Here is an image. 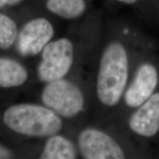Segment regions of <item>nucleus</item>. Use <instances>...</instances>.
I'll return each mask as SVG.
<instances>
[{
	"instance_id": "obj_2",
	"label": "nucleus",
	"mask_w": 159,
	"mask_h": 159,
	"mask_svg": "<svg viewBox=\"0 0 159 159\" xmlns=\"http://www.w3.org/2000/svg\"><path fill=\"white\" fill-rule=\"evenodd\" d=\"M3 121L6 126L17 134L35 137L57 134L62 128V121L47 107L21 103L5 111Z\"/></svg>"
},
{
	"instance_id": "obj_4",
	"label": "nucleus",
	"mask_w": 159,
	"mask_h": 159,
	"mask_svg": "<svg viewBox=\"0 0 159 159\" xmlns=\"http://www.w3.org/2000/svg\"><path fill=\"white\" fill-rule=\"evenodd\" d=\"M74 58L73 45L69 40L61 39L45 46L38 75L41 81L50 83L63 79L70 70Z\"/></svg>"
},
{
	"instance_id": "obj_8",
	"label": "nucleus",
	"mask_w": 159,
	"mask_h": 159,
	"mask_svg": "<svg viewBox=\"0 0 159 159\" xmlns=\"http://www.w3.org/2000/svg\"><path fill=\"white\" fill-rule=\"evenodd\" d=\"M130 130L139 136L151 138L159 131V92L138 107L129 119Z\"/></svg>"
},
{
	"instance_id": "obj_13",
	"label": "nucleus",
	"mask_w": 159,
	"mask_h": 159,
	"mask_svg": "<svg viewBox=\"0 0 159 159\" xmlns=\"http://www.w3.org/2000/svg\"><path fill=\"white\" fill-rule=\"evenodd\" d=\"M12 157H13V153L11 151L0 144V159L11 158Z\"/></svg>"
},
{
	"instance_id": "obj_15",
	"label": "nucleus",
	"mask_w": 159,
	"mask_h": 159,
	"mask_svg": "<svg viewBox=\"0 0 159 159\" xmlns=\"http://www.w3.org/2000/svg\"><path fill=\"white\" fill-rule=\"evenodd\" d=\"M119 2L127 4V5H132V4L136 3L138 0H116Z\"/></svg>"
},
{
	"instance_id": "obj_1",
	"label": "nucleus",
	"mask_w": 159,
	"mask_h": 159,
	"mask_svg": "<svg viewBox=\"0 0 159 159\" xmlns=\"http://www.w3.org/2000/svg\"><path fill=\"white\" fill-rule=\"evenodd\" d=\"M128 78V57L124 46L113 42L107 46L99 63L97 80L99 100L114 106L122 96Z\"/></svg>"
},
{
	"instance_id": "obj_3",
	"label": "nucleus",
	"mask_w": 159,
	"mask_h": 159,
	"mask_svg": "<svg viewBox=\"0 0 159 159\" xmlns=\"http://www.w3.org/2000/svg\"><path fill=\"white\" fill-rule=\"evenodd\" d=\"M41 99L46 107L66 118L77 115L84 105L80 89L74 83L63 79L48 83L43 89Z\"/></svg>"
},
{
	"instance_id": "obj_9",
	"label": "nucleus",
	"mask_w": 159,
	"mask_h": 159,
	"mask_svg": "<svg viewBox=\"0 0 159 159\" xmlns=\"http://www.w3.org/2000/svg\"><path fill=\"white\" fill-rule=\"evenodd\" d=\"M28 74L25 67L14 60L0 57V87L13 88L23 85Z\"/></svg>"
},
{
	"instance_id": "obj_5",
	"label": "nucleus",
	"mask_w": 159,
	"mask_h": 159,
	"mask_svg": "<svg viewBox=\"0 0 159 159\" xmlns=\"http://www.w3.org/2000/svg\"><path fill=\"white\" fill-rule=\"evenodd\" d=\"M78 144L83 157L86 159H122L125 158L119 144L102 131L85 129L78 137Z\"/></svg>"
},
{
	"instance_id": "obj_12",
	"label": "nucleus",
	"mask_w": 159,
	"mask_h": 159,
	"mask_svg": "<svg viewBox=\"0 0 159 159\" xmlns=\"http://www.w3.org/2000/svg\"><path fill=\"white\" fill-rule=\"evenodd\" d=\"M17 36L18 30L15 21L7 16L0 13V49H9Z\"/></svg>"
},
{
	"instance_id": "obj_10",
	"label": "nucleus",
	"mask_w": 159,
	"mask_h": 159,
	"mask_svg": "<svg viewBox=\"0 0 159 159\" xmlns=\"http://www.w3.org/2000/svg\"><path fill=\"white\" fill-rule=\"evenodd\" d=\"M75 148L70 141L56 134L49 137L41 153V159L76 158Z\"/></svg>"
},
{
	"instance_id": "obj_6",
	"label": "nucleus",
	"mask_w": 159,
	"mask_h": 159,
	"mask_svg": "<svg viewBox=\"0 0 159 159\" xmlns=\"http://www.w3.org/2000/svg\"><path fill=\"white\" fill-rule=\"evenodd\" d=\"M54 35L52 25L44 18L31 20L18 35L17 47L20 55L34 56L43 50Z\"/></svg>"
},
{
	"instance_id": "obj_11",
	"label": "nucleus",
	"mask_w": 159,
	"mask_h": 159,
	"mask_svg": "<svg viewBox=\"0 0 159 159\" xmlns=\"http://www.w3.org/2000/svg\"><path fill=\"white\" fill-rule=\"evenodd\" d=\"M47 7L49 11L64 19H75L85 10L84 0H48Z\"/></svg>"
},
{
	"instance_id": "obj_7",
	"label": "nucleus",
	"mask_w": 159,
	"mask_h": 159,
	"mask_svg": "<svg viewBox=\"0 0 159 159\" xmlns=\"http://www.w3.org/2000/svg\"><path fill=\"white\" fill-rule=\"evenodd\" d=\"M158 83V72L150 63H144L137 69L134 80L125 91V102L130 108H138L153 94Z\"/></svg>"
},
{
	"instance_id": "obj_14",
	"label": "nucleus",
	"mask_w": 159,
	"mask_h": 159,
	"mask_svg": "<svg viewBox=\"0 0 159 159\" xmlns=\"http://www.w3.org/2000/svg\"><path fill=\"white\" fill-rule=\"evenodd\" d=\"M22 0H0V9L6 5H14L21 2Z\"/></svg>"
}]
</instances>
